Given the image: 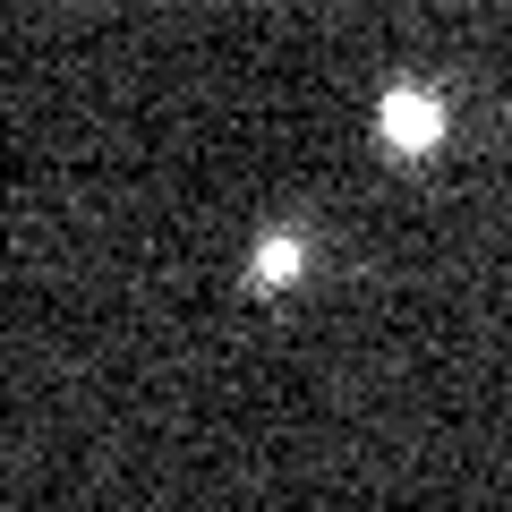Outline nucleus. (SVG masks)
<instances>
[{
	"instance_id": "f03ea898",
	"label": "nucleus",
	"mask_w": 512,
	"mask_h": 512,
	"mask_svg": "<svg viewBox=\"0 0 512 512\" xmlns=\"http://www.w3.org/2000/svg\"><path fill=\"white\" fill-rule=\"evenodd\" d=\"M291 274H299V239L274 231L265 248H256V282H291Z\"/></svg>"
},
{
	"instance_id": "f257e3e1",
	"label": "nucleus",
	"mask_w": 512,
	"mask_h": 512,
	"mask_svg": "<svg viewBox=\"0 0 512 512\" xmlns=\"http://www.w3.org/2000/svg\"><path fill=\"white\" fill-rule=\"evenodd\" d=\"M376 128H384V146H393V154H427L444 137V103L427 86H393L384 111H376Z\"/></svg>"
}]
</instances>
